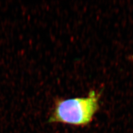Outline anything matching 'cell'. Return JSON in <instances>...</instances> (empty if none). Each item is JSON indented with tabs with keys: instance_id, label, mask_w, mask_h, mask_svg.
I'll list each match as a JSON object with an SVG mask.
<instances>
[{
	"instance_id": "1",
	"label": "cell",
	"mask_w": 133,
	"mask_h": 133,
	"mask_svg": "<svg viewBox=\"0 0 133 133\" xmlns=\"http://www.w3.org/2000/svg\"><path fill=\"white\" fill-rule=\"evenodd\" d=\"M100 95L91 90L86 97L57 98L50 115L49 123L84 127L91 123L99 109Z\"/></svg>"
}]
</instances>
